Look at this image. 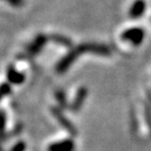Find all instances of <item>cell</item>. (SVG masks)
<instances>
[{
	"label": "cell",
	"instance_id": "6da1fadb",
	"mask_svg": "<svg viewBox=\"0 0 151 151\" xmlns=\"http://www.w3.org/2000/svg\"><path fill=\"white\" fill-rule=\"evenodd\" d=\"M83 53H93V54L97 55H109L111 53V50L108 46L103 45V44H96V43H83L78 45L77 47L73 48L68 54L65 56L63 60L57 65V70L58 72H64L68 68L74 60L77 58V56Z\"/></svg>",
	"mask_w": 151,
	"mask_h": 151
},
{
	"label": "cell",
	"instance_id": "7a4b0ae2",
	"mask_svg": "<svg viewBox=\"0 0 151 151\" xmlns=\"http://www.w3.org/2000/svg\"><path fill=\"white\" fill-rule=\"evenodd\" d=\"M146 36V30L140 27H132L129 29H125L121 34V38L124 42L132 44L134 46H139Z\"/></svg>",
	"mask_w": 151,
	"mask_h": 151
},
{
	"label": "cell",
	"instance_id": "3957f363",
	"mask_svg": "<svg viewBox=\"0 0 151 151\" xmlns=\"http://www.w3.org/2000/svg\"><path fill=\"white\" fill-rule=\"evenodd\" d=\"M147 9L146 0H135L129 9V16L132 19H138L143 16Z\"/></svg>",
	"mask_w": 151,
	"mask_h": 151
},
{
	"label": "cell",
	"instance_id": "277c9868",
	"mask_svg": "<svg viewBox=\"0 0 151 151\" xmlns=\"http://www.w3.org/2000/svg\"><path fill=\"white\" fill-rule=\"evenodd\" d=\"M47 42H48V37L45 34H38L32 43L28 45L27 50L32 54H36L46 45Z\"/></svg>",
	"mask_w": 151,
	"mask_h": 151
},
{
	"label": "cell",
	"instance_id": "5b68a950",
	"mask_svg": "<svg viewBox=\"0 0 151 151\" xmlns=\"http://www.w3.org/2000/svg\"><path fill=\"white\" fill-rule=\"evenodd\" d=\"M49 38H50L53 42H55L56 44H60V45L65 46V47H70V46H72V42H70V38L65 37V36L60 35V34H54V35H52Z\"/></svg>",
	"mask_w": 151,
	"mask_h": 151
},
{
	"label": "cell",
	"instance_id": "8992f818",
	"mask_svg": "<svg viewBox=\"0 0 151 151\" xmlns=\"http://www.w3.org/2000/svg\"><path fill=\"white\" fill-rule=\"evenodd\" d=\"M8 75H9V80H11L12 82H19V81H22V74L17 73L16 70H14L12 67L9 68V70H8Z\"/></svg>",
	"mask_w": 151,
	"mask_h": 151
},
{
	"label": "cell",
	"instance_id": "52a82bcc",
	"mask_svg": "<svg viewBox=\"0 0 151 151\" xmlns=\"http://www.w3.org/2000/svg\"><path fill=\"white\" fill-rule=\"evenodd\" d=\"M7 2L11 6V7H15V8H19L24 5L25 0H7Z\"/></svg>",
	"mask_w": 151,
	"mask_h": 151
},
{
	"label": "cell",
	"instance_id": "ba28073f",
	"mask_svg": "<svg viewBox=\"0 0 151 151\" xmlns=\"http://www.w3.org/2000/svg\"><path fill=\"white\" fill-rule=\"evenodd\" d=\"M5 1H7V0H5Z\"/></svg>",
	"mask_w": 151,
	"mask_h": 151
}]
</instances>
